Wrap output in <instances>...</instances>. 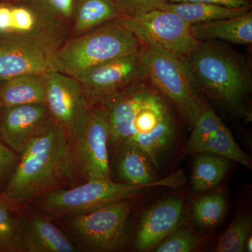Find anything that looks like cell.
Wrapping results in <instances>:
<instances>
[{
  "mask_svg": "<svg viewBox=\"0 0 252 252\" xmlns=\"http://www.w3.org/2000/svg\"><path fill=\"white\" fill-rule=\"evenodd\" d=\"M226 206V200L221 194L204 195L194 201L192 215L199 225L209 228L218 224L222 220Z\"/></svg>",
  "mask_w": 252,
  "mask_h": 252,
  "instance_id": "603a6c76",
  "label": "cell"
},
{
  "mask_svg": "<svg viewBox=\"0 0 252 252\" xmlns=\"http://www.w3.org/2000/svg\"><path fill=\"white\" fill-rule=\"evenodd\" d=\"M53 122L44 104L4 107L0 116V137L10 149L21 154Z\"/></svg>",
  "mask_w": 252,
  "mask_h": 252,
  "instance_id": "7c38bea8",
  "label": "cell"
},
{
  "mask_svg": "<svg viewBox=\"0 0 252 252\" xmlns=\"http://www.w3.org/2000/svg\"><path fill=\"white\" fill-rule=\"evenodd\" d=\"M74 142L76 160L88 180H111L109 122L103 107L91 108L84 130Z\"/></svg>",
  "mask_w": 252,
  "mask_h": 252,
  "instance_id": "8fae6325",
  "label": "cell"
},
{
  "mask_svg": "<svg viewBox=\"0 0 252 252\" xmlns=\"http://www.w3.org/2000/svg\"><path fill=\"white\" fill-rule=\"evenodd\" d=\"M140 57L147 80L170 99L193 126L205 104L183 59L145 46H141Z\"/></svg>",
  "mask_w": 252,
  "mask_h": 252,
  "instance_id": "5b68a950",
  "label": "cell"
},
{
  "mask_svg": "<svg viewBox=\"0 0 252 252\" xmlns=\"http://www.w3.org/2000/svg\"><path fill=\"white\" fill-rule=\"evenodd\" d=\"M252 236H249L248 240H247L246 244H245V251L248 252H252Z\"/></svg>",
  "mask_w": 252,
  "mask_h": 252,
  "instance_id": "1f68e13d",
  "label": "cell"
},
{
  "mask_svg": "<svg viewBox=\"0 0 252 252\" xmlns=\"http://www.w3.org/2000/svg\"><path fill=\"white\" fill-rule=\"evenodd\" d=\"M185 1L210 3V4L221 5V6L233 8L244 7V6L252 5V0H170L169 2H185Z\"/></svg>",
  "mask_w": 252,
  "mask_h": 252,
  "instance_id": "4dcf8cb0",
  "label": "cell"
},
{
  "mask_svg": "<svg viewBox=\"0 0 252 252\" xmlns=\"http://www.w3.org/2000/svg\"><path fill=\"white\" fill-rule=\"evenodd\" d=\"M69 140L54 120L21 154L5 198L14 205H24L72 177L77 162Z\"/></svg>",
  "mask_w": 252,
  "mask_h": 252,
  "instance_id": "6da1fadb",
  "label": "cell"
},
{
  "mask_svg": "<svg viewBox=\"0 0 252 252\" xmlns=\"http://www.w3.org/2000/svg\"><path fill=\"white\" fill-rule=\"evenodd\" d=\"M252 5L240 8L228 7L205 2H167L158 9L168 10L191 25L211 22L240 16L252 10Z\"/></svg>",
  "mask_w": 252,
  "mask_h": 252,
  "instance_id": "ac0fdd59",
  "label": "cell"
},
{
  "mask_svg": "<svg viewBox=\"0 0 252 252\" xmlns=\"http://www.w3.org/2000/svg\"><path fill=\"white\" fill-rule=\"evenodd\" d=\"M191 154H209L233 160L248 168L251 163L247 154L234 140L231 131L223 124L213 131L192 151Z\"/></svg>",
  "mask_w": 252,
  "mask_h": 252,
  "instance_id": "d6986e66",
  "label": "cell"
},
{
  "mask_svg": "<svg viewBox=\"0 0 252 252\" xmlns=\"http://www.w3.org/2000/svg\"><path fill=\"white\" fill-rule=\"evenodd\" d=\"M130 32L141 46L183 58L195 49L200 41L195 40L190 25L168 10L157 9L142 14L116 19Z\"/></svg>",
  "mask_w": 252,
  "mask_h": 252,
  "instance_id": "8992f818",
  "label": "cell"
},
{
  "mask_svg": "<svg viewBox=\"0 0 252 252\" xmlns=\"http://www.w3.org/2000/svg\"><path fill=\"white\" fill-rule=\"evenodd\" d=\"M184 177L183 172L178 171L166 178L142 185L116 183L111 180H89L73 189H51L41 198V207L55 216H74L132 198L145 189L156 187L176 188L183 185Z\"/></svg>",
  "mask_w": 252,
  "mask_h": 252,
  "instance_id": "277c9868",
  "label": "cell"
},
{
  "mask_svg": "<svg viewBox=\"0 0 252 252\" xmlns=\"http://www.w3.org/2000/svg\"><path fill=\"white\" fill-rule=\"evenodd\" d=\"M200 238L190 229H177L157 245V252H190L198 248Z\"/></svg>",
  "mask_w": 252,
  "mask_h": 252,
  "instance_id": "4316f807",
  "label": "cell"
},
{
  "mask_svg": "<svg viewBox=\"0 0 252 252\" xmlns=\"http://www.w3.org/2000/svg\"><path fill=\"white\" fill-rule=\"evenodd\" d=\"M150 160L142 149L132 144H124L119 173L127 184L148 185L154 181Z\"/></svg>",
  "mask_w": 252,
  "mask_h": 252,
  "instance_id": "ffe728a7",
  "label": "cell"
},
{
  "mask_svg": "<svg viewBox=\"0 0 252 252\" xmlns=\"http://www.w3.org/2000/svg\"><path fill=\"white\" fill-rule=\"evenodd\" d=\"M123 15L134 16L158 9L170 0H115Z\"/></svg>",
  "mask_w": 252,
  "mask_h": 252,
  "instance_id": "f1b7e54d",
  "label": "cell"
},
{
  "mask_svg": "<svg viewBox=\"0 0 252 252\" xmlns=\"http://www.w3.org/2000/svg\"><path fill=\"white\" fill-rule=\"evenodd\" d=\"M23 1V0H14V1Z\"/></svg>",
  "mask_w": 252,
  "mask_h": 252,
  "instance_id": "836d02e7",
  "label": "cell"
},
{
  "mask_svg": "<svg viewBox=\"0 0 252 252\" xmlns=\"http://www.w3.org/2000/svg\"><path fill=\"white\" fill-rule=\"evenodd\" d=\"M223 122L209 105H205L201 114L193 126V131L185 148V153L191 154L193 149L216 130Z\"/></svg>",
  "mask_w": 252,
  "mask_h": 252,
  "instance_id": "484cf974",
  "label": "cell"
},
{
  "mask_svg": "<svg viewBox=\"0 0 252 252\" xmlns=\"http://www.w3.org/2000/svg\"><path fill=\"white\" fill-rule=\"evenodd\" d=\"M21 250L29 252H75L72 242L49 220L32 217L21 225Z\"/></svg>",
  "mask_w": 252,
  "mask_h": 252,
  "instance_id": "5bb4252c",
  "label": "cell"
},
{
  "mask_svg": "<svg viewBox=\"0 0 252 252\" xmlns=\"http://www.w3.org/2000/svg\"><path fill=\"white\" fill-rule=\"evenodd\" d=\"M3 109V104L2 102H1V96H0V116H1V111H2Z\"/></svg>",
  "mask_w": 252,
  "mask_h": 252,
  "instance_id": "d6a6232c",
  "label": "cell"
},
{
  "mask_svg": "<svg viewBox=\"0 0 252 252\" xmlns=\"http://www.w3.org/2000/svg\"><path fill=\"white\" fill-rule=\"evenodd\" d=\"M140 49L135 36L114 20L63 41L55 55V70L76 77L91 67Z\"/></svg>",
  "mask_w": 252,
  "mask_h": 252,
  "instance_id": "3957f363",
  "label": "cell"
},
{
  "mask_svg": "<svg viewBox=\"0 0 252 252\" xmlns=\"http://www.w3.org/2000/svg\"><path fill=\"white\" fill-rule=\"evenodd\" d=\"M61 44L36 36L0 34V83L55 70V55Z\"/></svg>",
  "mask_w": 252,
  "mask_h": 252,
  "instance_id": "52a82bcc",
  "label": "cell"
},
{
  "mask_svg": "<svg viewBox=\"0 0 252 252\" xmlns=\"http://www.w3.org/2000/svg\"><path fill=\"white\" fill-rule=\"evenodd\" d=\"M195 158L191 184L195 191L209 190L221 182L229 169L228 159L209 154H199Z\"/></svg>",
  "mask_w": 252,
  "mask_h": 252,
  "instance_id": "44dd1931",
  "label": "cell"
},
{
  "mask_svg": "<svg viewBox=\"0 0 252 252\" xmlns=\"http://www.w3.org/2000/svg\"><path fill=\"white\" fill-rule=\"evenodd\" d=\"M122 16V10L115 0H77L73 30L79 35Z\"/></svg>",
  "mask_w": 252,
  "mask_h": 252,
  "instance_id": "e0dca14e",
  "label": "cell"
},
{
  "mask_svg": "<svg viewBox=\"0 0 252 252\" xmlns=\"http://www.w3.org/2000/svg\"><path fill=\"white\" fill-rule=\"evenodd\" d=\"M74 78L84 88L89 100L99 102L146 79V76L138 51L94 66Z\"/></svg>",
  "mask_w": 252,
  "mask_h": 252,
  "instance_id": "30bf717a",
  "label": "cell"
},
{
  "mask_svg": "<svg viewBox=\"0 0 252 252\" xmlns=\"http://www.w3.org/2000/svg\"><path fill=\"white\" fill-rule=\"evenodd\" d=\"M46 105L53 119L75 142L84 130L91 107L84 88L74 77L56 70L44 74Z\"/></svg>",
  "mask_w": 252,
  "mask_h": 252,
  "instance_id": "ba28073f",
  "label": "cell"
},
{
  "mask_svg": "<svg viewBox=\"0 0 252 252\" xmlns=\"http://www.w3.org/2000/svg\"><path fill=\"white\" fill-rule=\"evenodd\" d=\"M0 96L3 107L23 104H46L44 74H26L1 82Z\"/></svg>",
  "mask_w": 252,
  "mask_h": 252,
  "instance_id": "2e32d148",
  "label": "cell"
},
{
  "mask_svg": "<svg viewBox=\"0 0 252 252\" xmlns=\"http://www.w3.org/2000/svg\"><path fill=\"white\" fill-rule=\"evenodd\" d=\"M24 1V0H23ZM43 12L65 26L73 22L77 0H29Z\"/></svg>",
  "mask_w": 252,
  "mask_h": 252,
  "instance_id": "83f0119b",
  "label": "cell"
},
{
  "mask_svg": "<svg viewBox=\"0 0 252 252\" xmlns=\"http://www.w3.org/2000/svg\"><path fill=\"white\" fill-rule=\"evenodd\" d=\"M174 137L175 126L171 115H170L153 132L126 143L134 144L142 149L151 162L158 165L159 159L170 147Z\"/></svg>",
  "mask_w": 252,
  "mask_h": 252,
  "instance_id": "7402d4cb",
  "label": "cell"
},
{
  "mask_svg": "<svg viewBox=\"0 0 252 252\" xmlns=\"http://www.w3.org/2000/svg\"><path fill=\"white\" fill-rule=\"evenodd\" d=\"M11 204L0 196V250L21 251V224L13 215Z\"/></svg>",
  "mask_w": 252,
  "mask_h": 252,
  "instance_id": "cb8c5ba5",
  "label": "cell"
},
{
  "mask_svg": "<svg viewBox=\"0 0 252 252\" xmlns=\"http://www.w3.org/2000/svg\"><path fill=\"white\" fill-rule=\"evenodd\" d=\"M252 221L248 217H237L228 226L217 243V252H243L250 236Z\"/></svg>",
  "mask_w": 252,
  "mask_h": 252,
  "instance_id": "d4e9b609",
  "label": "cell"
},
{
  "mask_svg": "<svg viewBox=\"0 0 252 252\" xmlns=\"http://www.w3.org/2000/svg\"><path fill=\"white\" fill-rule=\"evenodd\" d=\"M130 211V204L126 200L108 204L92 211L74 215L72 228L89 250L114 251L124 242Z\"/></svg>",
  "mask_w": 252,
  "mask_h": 252,
  "instance_id": "9c48e42d",
  "label": "cell"
},
{
  "mask_svg": "<svg viewBox=\"0 0 252 252\" xmlns=\"http://www.w3.org/2000/svg\"><path fill=\"white\" fill-rule=\"evenodd\" d=\"M184 216V202L179 197H170L151 207L141 218L136 234L135 246L147 251L178 229Z\"/></svg>",
  "mask_w": 252,
  "mask_h": 252,
  "instance_id": "4fadbf2b",
  "label": "cell"
},
{
  "mask_svg": "<svg viewBox=\"0 0 252 252\" xmlns=\"http://www.w3.org/2000/svg\"><path fill=\"white\" fill-rule=\"evenodd\" d=\"M17 162L16 152L0 141V180L16 167Z\"/></svg>",
  "mask_w": 252,
  "mask_h": 252,
  "instance_id": "f546056e",
  "label": "cell"
},
{
  "mask_svg": "<svg viewBox=\"0 0 252 252\" xmlns=\"http://www.w3.org/2000/svg\"><path fill=\"white\" fill-rule=\"evenodd\" d=\"M190 29L194 39L198 41L220 39L233 44L251 45L252 11L235 17L191 25Z\"/></svg>",
  "mask_w": 252,
  "mask_h": 252,
  "instance_id": "9a60e30c",
  "label": "cell"
},
{
  "mask_svg": "<svg viewBox=\"0 0 252 252\" xmlns=\"http://www.w3.org/2000/svg\"><path fill=\"white\" fill-rule=\"evenodd\" d=\"M182 59L199 91L239 116L251 119L245 100L252 93V79L243 60L210 41H200Z\"/></svg>",
  "mask_w": 252,
  "mask_h": 252,
  "instance_id": "7a4b0ae2",
  "label": "cell"
}]
</instances>
